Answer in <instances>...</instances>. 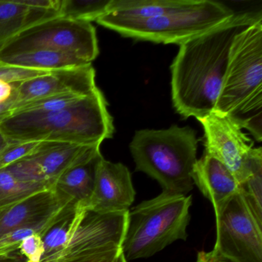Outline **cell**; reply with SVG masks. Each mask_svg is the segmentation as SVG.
Masks as SVG:
<instances>
[{
	"instance_id": "1",
	"label": "cell",
	"mask_w": 262,
	"mask_h": 262,
	"mask_svg": "<svg viewBox=\"0 0 262 262\" xmlns=\"http://www.w3.org/2000/svg\"><path fill=\"white\" fill-rule=\"evenodd\" d=\"M260 18V13H235L179 45L171 67V96L179 114L199 119L214 111L234 37Z\"/></svg>"
},
{
	"instance_id": "2",
	"label": "cell",
	"mask_w": 262,
	"mask_h": 262,
	"mask_svg": "<svg viewBox=\"0 0 262 262\" xmlns=\"http://www.w3.org/2000/svg\"><path fill=\"white\" fill-rule=\"evenodd\" d=\"M113 118L99 88L64 110L16 113L0 122L9 142H49L100 146L113 137Z\"/></svg>"
},
{
	"instance_id": "3",
	"label": "cell",
	"mask_w": 262,
	"mask_h": 262,
	"mask_svg": "<svg viewBox=\"0 0 262 262\" xmlns=\"http://www.w3.org/2000/svg\"><path fill=\"white\" fill-rule=\"evenodd\" d=\"M214 111L262 140V18L237 33Z\"/></svg>"
},
{
	"instance_id": "4",
	"label": "cell",
	"mask_w": 262,
	"mask_h": 262,
	"mask_svg": "<svg viewBox=\"0 0 262 262\" xmlns=\"http://www.w3.org/2000/svg\"><path fill=\"white\" fill-rule=\"evenodd\" d=\"M197 138L191 127L172 125L167 129L139 130L130 151L136 170L156 179L163 192L185 195L193 188V168L197 162Z\"/></svg>"
},
{
	"instance_id": "5",
	"label": "cell",
	"mask_w": 262,
	"mask_h": 262,
	"mask_svg": "<svg viewBox=\"0 0 262 262\" xmlns=\"http://www.w3.org/2000/svg\"><path fill=\"white\" fill-rule=\"evenodd\" d=\"M128 211L101 214L76 203L71 212L42 237L45 253L40 262H75L122 248Z\"/></svg>"
},
{
	"instance_id": "6",
	"label": "cell",
	"mask_w": 262,
	"mask_h": 262,
	"mask_svg": "<svg viewBox=\"0 0 262 262\" xmlns=\"http://www.w3.org/2000/svg\"><path fill=\"white\" fill-rule=\"evenodd\" d=\"M192 196L163 192L128 211L122 245L127 260L151 257L168 245L188 237Z\"/></svg>"
},
{
	"instance_id": "7",
	"label": "cell",
	"mask_w": 262,
	"mask_h": 262,
	"mask_svg": "<svg viewBox=\"0 0 262 262\" xmlns=\"http://www.w3.org/2000/svg\"><path fill=\"white\" fill-rule=\"evenodd\" d=\"M235 13L224 4L201 0L199 5L151 19H121L105 13L96 21L127 37L157 43L181 44L232 17Z\"/></svg>"
},
{
	"instance_id": "8",
	"label": "cell",
	"mask_w": 262,
	"mask_h": 262,
	"mask_svg": "<svg viewBox=\"0 0 262 262\" xmlns=\"http://www.w3.org/2000/svg\"><path fill=\"white\" fill-rule=\"evenodd\" d=\"M39 50L70 53L92 64L99 53L96 28L91 23L55 16L3 43L0 57Z\"/></svg>"
},
{
	"instance_id": "9",
	"label": "cell",
	"mask_w": 262,
	"mask_h": 262,
	"mask_svg": "<svg viewBox=\"0 0 262 262\" xmlns=\"http://www.w3.org/2000/svg\"><path fill=\"white\" fill-rule=\"evenodd\" d=\"M198 120L205 132V152L223 163L239 185L261 169L262 148H253L237 122L217 111Z\"/></svg>"
},
{
	"instance_id": "10",
	"label": "cell",
	"mask_w": 262,
	"mask_h": 262,
	"mask_svg": "<svg viewBox=\"0 0 262 262\" xmlns=\"http://www.w3.org/2000/svg\"><path fill=\"white\" fill-rule=\"evenodd\" d=\"M216 242L212 251L234 262H262V225L240 193L214 211Z\"/></svg>"
},
{
	"instance_id": "11",
	"label": "cell",
	"mask_w": 262,
	"mask_h": 262,
	"mask_svg": "<svg viewBox=\"0 0 262 262\" xmlns=\"http://www.w3.org/2000/svg\"><path fill=\"white\" fill-rule=\"evenodd\" d=\"M99 153L100 146L96 145L45 142L37 151L6 169L20 180L56 186L64 173Z\"/></svg>"
},
{
	"instance_id": "12",
	"label": "cell",
	"mask_w": 262,
	"mask_h": 262,
	"mask_svg": "<svg viewBox=\"0 0 262 262\" xmlns=\"http://www.w3.org/2000/svg\"><path fill=\"white\" fill-rule=\"evenodd\" d=\"M17 105L63 94H88L97 88L93 66L55 70L24 82L14 83ZM12 110V111H13Z\"/></svg>"
},
{
	"instance_id": "13",
	"label": "cell",
	"mask_w": 262,
	"mask_h": 262,
	"mask_svg": "<svg viewBox=\"0 0 262 262\" xmlns=\"http://www.w3.org/2000/svg\"><path fill=\"white\" fill-rule=\"evenodd\" d=\"M136 194L128 168L102 158L96 169L93 194L85 207L101 214L123 212L128 211Z\"/></svg>"
},
{
	"instance_id": "14",
	"label": "cell",
	"mask_w": 262,
	"mask_h": 262,
	"mask_svg": "<svg viewBox=\"0 0 262 262\" xmlns=\"http://www.w3.org/2000/svg\"><path fill=\"white\" fill-rule=\"evenodd\" d=\"M76 202L60 192L56 186L0 211V237L25 227L36 225Z\"/></svg>"
},
{
	"instance_id": "15",
	"label": "cell",
	"mask_w": 262,
	"mask_h": 262,
	"mask_svg": "<svg viewBox=\"0 0 262 262\" xmlns=\"http://www.w3.org/2000/svg\"><path fill=\"white\" fill-rule=\"evenodd\" d=\"M60 0H0V46L27 29L59 16Z\"/></svg>"
},
{
	"instance_id": "16",
	"label": "cell",
	"mask_w": 262,
	"mask_h": 262,
	"mask_svg": "<svg viewBox=\"0 0 262 262\" xmlns=\"http://www.w3.org/2000/svg\"><path fill=\"white\" fill-rule=\"evenodd\" d=\"M191 177L193 183L211 202L214 211L240 189V185L231 171L206 152L196 162Z\"/></svg>"
},
{
	"instance_id": "17",
	"label": "cell",
	"mask_w": 262,
	"mask_h": 262,
	"mask_svg": "<svg viewBox=\"0 0 262 262\" xmlns=\"http://www.w3.org/2000/svg\"><path fill=\"white\" fill-rule=\"evenodd\" d=\"M201 0H112L107 14L121 19H151L188 10Z\"/></svg>"
},
{
	"instance_id": "18",
	"label": "cell",
	"mask_w": 262,
	"mask_h": 262,
	"mask_svg": "<svg viewBox=\"0 0 262 262\" xmlns=\"http://www.w3.org/2000/svg\"><path fill=\"white\" fill-rule=\"evenodd\" d=\"M0 63L48 72L91 65L74 55L45 50L1 56Z\"/></svg>"
},
{
	"instance_id": "19",
	"label": "cell",
	"mask_w": 262,
	"mask_h": 262,
	"mask_svg": "<svg viewBox=\"0 0 262 262\" xmlns=\"http://www.w3.org/2000/svg\"><path fill=\"white\" fill-rule=\"evenodd\" d=\"M102 158L99 153L89 162L69 170L58 179L56 188L76 203L86 205L93 194L96 169Z\"/></svg>"
},
{
	"instance_id": "20",
	"label": "cell",
	"mask_w": 262,
	"mask_h": 262,
	"mask_svg": "<svg viewBox=\"0 0 262 262\" xmlns=\"http://www.w3.org/2000/svg\"><path fill=\"white\" fill-rule=\"evenodd\" d=\"M52 187L46 184L25 182L17 179L9 170H0V211Z\"/></svg>"
},
{
	"instance_id": "21",
	"label": "cell",
	"mask_w": 262,
	"mask_h": 262,
	"mask_svg": "<svg viewBox=\"0 0 262 262\" xmlns=\"http://www.w3.org/2000/svg\"><path fill=\"white\" fill-rule=\"evenodd\" d=\"M112 0H60L59 16L83 22H96L108 11Z\"/></svg>"
},
{
	"instance_id": "22",
	"label": "cell",
	"mask_w": 262,
	"mask_h": 262,
	"mask_svg": "<svg viewBox=\"0 0 262 262\" xmlns=\"http://www.w3.org/2000/svg\"><path fill=\"white\" fill-rule=\"evenodd\" d=\"M88 94L73 93V94L59 95V96L26 102L17 105L12 111L11 114L16 113H51V112L59 111L73 105Z\"/></svg>"
},
{
	"instance_id": "23",
	"label": "cell",
	"mask_w": 262,
	"mask_h": 262,
	"mask_svg": "<svg viewBox=\"0 0 262 262\" xmlns=\"http://www.w3.org/2000/svg\"><path fill=\"white\" fill-rule=\"evenodd\" d=\"M239 193L256 221L262 225V168L240 185Z\"/></svg>"
},
{
	"instance_id": "24",
	"label": "cell",
	"mask_w": 262,
	"mask_h": 262,
	"mask_svg": "<svg viewBox=\"0 0 262 262\" xmlns=\"http://www.w3.org/2000/svg\"><path fill=\"white\" fill-rule=\"evenodd\" d=\"M45 142H9L0 151V170L6 169L19 161L31 156Z\"/></svg>"
},
{
	"instance_id": "25",
	"label": "cell",
	"mask_w": 262,
	"mask_h": 262,
	"mask_svg": "<svg viewBox=\"0 0 262 262\" xmlns=\"http://www.w3.org/2000/svg\"><path fill=\"white\" fill-rule=\"evenodd\" d=\"M48 73L50 72L30 70V69L0 63V81H4L8 83L24 82Z\"/></svg>"
},
{
	"instance_id": "26",
	"label": "cell",
	"mask_w": 262,
	"mask_h": 262,
	"mask_svg": "<svg viewBox=\"0 0 262 262\" xmlns=\"http://www.w3.org/2000/svg\"><path fill=\"white\" fill-rule=\"evenodd\" d=\"M18 250L27 259V262H40L45 253L42 236L33 234L27 237L19 244Z\"/></svg>"
},
{
	"instance_id": "27",
	"label": "cell",
	"mask_w": 262,
	"mask_h": 262,
	"mask_svg": "<svg viewBox=\"0 0 262 262\" xmlns=\"http://www.w3.org/2000/svg\"><path fill=\"white\" fill-rule=\"evenodd\" d=\"M121 251L122 248H114L75 262H116Z\"/></svg>"
},
{
	"instance_id": "28",
	"label": "cell",
	"mask_w": 262,
	"mask_h": 262,
	"mask_svg": "<svg viewBox=\"0 0 262 262\" xmlns=\"http://www.w3.org/2000/svg\"><path fill=\"white\" fill-rule=\"evenodd\" d=\"M196 262H234L230 259L226 258L220 254H216L214 251H199L197 254Z\"/></svg>"
},
{
	"instance_id": "29",
	"label": "cell",
	"mask_w": 262,
	"mask_h": 262,
	"mask_svg": "<svg viewBox=\"0 0 262 262\" xmlns=\"http://www.w3.org/2000/svg\"><path fill=\"white\" fill-rule=\"evenodd\" d=\"M14 92V84L0 81V104L10 100Z\"/></svg>"
},
{
	"instance_id": "30",
	"label": "cell",
	"mask_w": 262,
	"mask_h": 262,
	"mask_svg": "<svg viewBox=\"0 0 262 262\" xmlns=\"http://www.w3.org/2000/svg\"><path fill=\"white\" fill-rule=\"evenodd\" d=\"M16 102V91H15L14 86V92H13V96L10 98V100L7 101L5 103L0 104V122L4 120L6 118L8 117L10 115H11L13 105H15Z\"/></svg>"
},
{
	"instance_id": "31",
	"label": "cell",
	"mask_w": 262,
	"mask_h": 262,
	"mask_svg": "<svg viewBox=\"0 0 262 262\" xmlns=\"http://www.w3.org/2000/svg\"><path fill=\"white\" fill-rule=\"evenodd\" d=\"M17 251L10 254L0 255V262H27V259L20 254L19 251V254L16 253Z\"/></svg>"
},
{
	"instance_id": "32",
	"label": "cell",
	"mask_w": 262,
	"mask_h": 262,
	"mask_svg": "<svg viewBox=\"0 0 262 262\" xmlns=\"http://www.w3.org/2000/svg\"><path fill=\"white\" fill-rule=\"evenodd\" d=\"M9 141L6 139L5 136L0 133V151H2L7 145H8Z\"/></svg>"
},
{
	"instance_id": "33",
	"label": "cell",
	"mask_w": 262,
	"mask_h": 262,
	"mask_svg": "<svg viewBox=\"0 0 262 262\" xmlns=\"http://www.w3.org/2000/svg\"><path fill=\"white\" fill-rule=\"evenodd\" d=\"M116 262H128V260L125 259V256L121 251L120 254H119L117 259H116Z\"/></svg>"
},
{
	"instance_id": "34",
	"label": "cell",
	"mask_w": 262,
	"mask_h": 262,
	"mask_svg": "<svg viewBox=\"0 0 262 262\" xmlns=\"http://www.w3.org/2000/svg\"><path fill=\"white\" fill-rule=\"evenodd\" d=\"M116 259H117V258H116Z\"/></svg>"
}]
</instances>
